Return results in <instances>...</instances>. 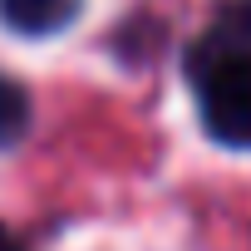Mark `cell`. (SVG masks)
Masks as SVG:
<instances>
[{
    "mask_svg": "<svg viewBox=\"0 0 251 251\" xmlns=\"http://www.w3.org/2000/svg\"><path fill=\"white\" fill-rule=\"evenodd\" d=\"M192 79L207 133L226 148H251V50H197Z\"/></svg>",
    "mask_w": 251,
    "mask_h": 251,
    "instance_id": "cell-1",
    "label": "cell"
},
{
    "mask_svg": "<svg viewBox=\"0 0 251 251\" xmlns=\"http://www.w3.org/2000/svg\"><path fill=\"white\" fill-rule=\"evenodd\" d=\"M84 0H0V25L15 30V35H59L79 20Z\"/></svg>",
    "mask_w": 251,
    "mask_h": 251,
    "instance_id": "cell-2",
    "label": "cell"
},
{
    "mask_svg": "<svg viewBox=\"0 0 251 251\" xmlns=\"http://www.w3.org/2000/svg\"><path fill=\"white\" fill-rule=\"evenodd\" d=\"M30 128V89L10 74H0V148H15Z\"/></svg>",
    "mask_w": 251,
    "mask_h": 251,
    "instance_id": "cell-3",
    "label": "cell"
},
{
    "mask_svg": "<svg viewBox=\"0 0 251 251\" xmlns=\"http://www.w3.org/2000/svg\"><path fill=\"white\" fill-rule=\"evenodd\" d=\"M0 251H25V241H20L10 226H0Z\"/></svg>",
    "mask_w": 251,
    "mask_h": 251,
    "instance_id": "cell-4",
    "label": "cell"
}]
</instances>
